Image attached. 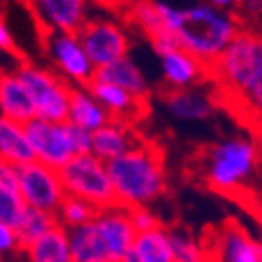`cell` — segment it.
<instances>
[{"label": "cell", "instance_id": "obj_26", "mask_svg": "<svg viewBox=\"0 0 262 262\" xmlns=\"http://www.w3.org/2000/svg\"><path fill=\"white\" fill-rule=\"evenodd\" d=\"M168 242L174 262H208L204 244L185 229H168Z\"/></svg>", "mask_w": 262, "mask_h": 262}, {"label": "cell", "instance_id": "obj_16", "mask_svg": "<svg viewBox=\"0 0 262 262\" xmlns=\"http://www.w3.org/2000/svg\"><path fill=\"white\" fill-rule=\"evenodd\" d=\"M95 80L114 84V86L126 91L128 95H133L135 99H139L143 103H145V99L149 95V82H147L143 70L139 68L137 61L130 55L105 65V68H99L95 72Z\"/></svg>", "mask_w": 262, "mask_h": 262}, {"label": "cell", "instance_id": "obj_28", "mask_svg": "<svg viewBox=\"0 0 262 262\" xmlns=\"http://www.w3.org/2000/svg\"><path fill=\"white\" fill-rule=\"evenodd\" d=\"M26 204L21 200L17 187H0V223L15 229Z\"/></svg>", "mask_w": 262, "mask_h": 262}, {"label": "cell", "instance_id": "obj_3", "mask_svg": "<svg viewBox=\"0 0 262 262\" xmlns=\"http://www.w3.org/2000/svg\"><path fill=\"white\" fill-rule=\"evenodd\" d=\"M116 204L128 210L149 206L166 193V170L162 154L147 143H137L120 158L107 162Z\"/></svg>", "mask_w": 262, "mask_h": 262}, {"label": "cell", "instance_id": "obj_4", "mask_svg": "<svg viewBox=\"0 0 262 262\" xmlns=\"http://www.w3.org/2000/svg\"><path fill=\"white\" fill-rule=\"evenodd\" d=\"M260 164V149L248 137H229L208 147L204 177L221 193H235L248 187Z\"/></svg>", "mask_w": 262, "mask_h": 262}, {"label": "cell", "instance_id": "obj_12", "mask_svg": "<svg viewBox=\"0 0 262 262\" xmlns=\"http://www.w3.org/2000/svg\"><path fill=\"white\" fill-rule=\"evenodd\" d=\"M204 250L208 262H262V244L235 221L225 223Z\"/></svg>", "mask_w": 262, "mask_h": 262}, {"label": "cell", "instance_id": "obj_13", "mask_svg": "<svg viewBox=\"0 0 262 262\" xmlns=\"http://www.w3.org/2000/svg\"><path fill=\"white\" fill-rule=\"evenodd\" d=\"M93 225L97 227L112 262H122V258L133 250L137 237V231L130 223V210L118 204L99 210L93 218Z\"/></svg>", "mask_w": 262, "mask_h": 262}, {"label": "cell", "instance_id": "obj_10", "mask_svg": "<svg viewBox=\"0 0 262 262\" xmlns=\"http://www.w3.org/2000/svg\"><path fill=\"white\" fill-rule=\"evenodd\" d=\"M47 51L57 68L59 76L68 82L72 89H84L95 80V65L86 57L78 34L74 32H51Z\"/></svg>", "mask_w": 262, "mask_h": 262}, {"label": "cell", "instance_id": "obj_2", "mask_svg": "<svg viewBox=\"0 0 262 262\" xmlns=\"http://www.w3.org/2000/svg\"><path fill=\"white\" fill-rule=\"evenodd\" d=\"M210 70L223 91L233 95L254 120L262 122V36L239 32Z\"/></svg>", "mask_w": 262, "mask_h": 262}, {"label": "cell", "instance_id": "obj_36", "mask_svg": "<svg viewBox=\"0 0 262 262\" xmlns=\"http://www.w3.org/2000/svg\"><path fill=\"white\" fill-rule=\"evenodd\" d=\"M258 242H260V244H262V227H260V239H258Z\"/></svg>", "mask_w": 262, "mask_h": 262}, {"label": "cell", "instance_id": "obj_22", "mask_svg": "<svg viewBox=\"0 0 262 262\" xmlns=\"http://www.w3.org/2000/svg\"><path fill=\"white\" fill-rule=\"evenodd\" d=\"M28 262H72L68 229L55 225L26 250Z\"/></svg>", "mask_w": 262, "mask_h": 262}, {"label": "cell", "instance_id": "obj_30", "mask_svg": "<svg viewBox=\"0 0 262 262\" xmlns=\"http://www.w3.org/2000/svg\"><path fill=\"white\" fill-rule=\"evenodd\" d=\"M17 250H19V242H17L15 229L0 223V258L9 256V254H13Z\"/></svg>", "mask_w": 262, "mask_h": 262}, {"label": "cell", "instance_id": "obj_5", "mask_svg": "<svg viewBox=\"0 0 262 262\" xmlns=\"http://www.w3.org/2000/svg\"><path fill=\"white\" fill-rule=\"evenodd\" d=\"M24 128L34 160L55 170L63 168L76 156L91 154V133L72 126L70 122H47L34 118L24 124Z\"/></svg>", "mask_w": 262, "mask_h": 262}, {"label": "cell", "instance_id": "obj_23", "mask_svg": "<svg viewBox=\"0 0 262 262\" xmlns=\"http://www.w3.org/2000/svg\"><path fill=\"white\" fill-rule=\"evenodd\" d=\"M0 158L13 164L15 168L34 162V154L28 143L24 124H17L3 116H0Z\"/></svg>", "mask_w": 262, "mask_h": 262}, {"label": "cell", "instance_id": "obj_9", "mask_svg": "<svg viewBox=\"0 0 262 262\" xmlns=\"http://www.w3.org/2000/svg\"><path fill=\"white\" fill-rule=\"evenodd\" d=\"M76 34L86 57L95 65V70L126 57L130 51V40L124 28L109 17L89 15V19L84 21V26Z\"/></svg>", "mask_w": 262, "mask_h": 262}, {"label": "cell", "instance_id": "obj_8", "mask_svg": "<svg viewBox=\"0 0 262 262\" xmlns=\"http://www.w3.org/2000/svg\"><path fill=\"white\" fill-rule=\"evenodd\" d=\"M15 187L28 208H36L49 214H57L65 198V189L59 177V170L45 166L36 160L24 166H17Z\"/></svg>", "mask_w": 262, "mask_h": 262}, {"label": "cell", "instance_id": "obj_32", "mask_svg": "<svg viewBox=\"0 0 262 262\" xmlns=\"http://www.w3.org/2000/svg\"><path fill=\"white\" fill-rule=\"evenodd\" d=\"M15 166L0 158V187H15Z\"/></svg>", "mask_w": 262, "mask_h": 262}, {"label": "cell", "instance_id": "obj_34", "mask_svg": "<svg viewBox=\"0 0 262 262\" xmlns=\"http://www.w3.org/2000/svg\"><path fill=\"white\" fill-rule=\"evenodd\" d=\"M204 3L216 7V9H223V11H237V7L242 5V0H204Z\"/></svg>", "mask_w": 262, "mask_h": 262}, {"label": "cell", "instance_id": "obj_11", "mask_svg": "<svg viewBox=\"0 0 262 262\" xmlns=\"http://www.w3.org/2000/svg\"><path fill=\"white\" fill-rule=\"evenodd\" d=\"M151 47H154L160 59V72L168 91L195 89L204 80L208 68L202 65L195 57H191L187 51L177 47V42L172 38L151 40Z\"/></svg>", "mask_w": 262, "mask_h": 262}, {"label": "cell", "instance_id": "obj_19", "mask_svg": "<svg viewBox=\"0 0 262 262\" xmlns=\"http://www.w3.org/2000/svg\"><path fill=\"white\" fill-rule=\"evenodd\" d=\"M86 89L91 91V95L101 103V107L112 116V120H126L130 122L135 116L143 112V101L135 99L133 95H128L126 91L118 89L114 84L93 80Z\"/></svg>", "mask_w": 262, "mask_h": 262}, {"label": "cell", "instance_id": "obj_24", "mask_svg": "<svg viewBox=\"0 0 262 262\" xmlns=\"http://www.w3.org/2000/svg\"><path fill=\"white\" fill-rule=\"evenodd\" d=\"M133 252L143 262H174L168 242V229H164L162 225L145 233H137Z\"/></svg>", "mask_w": 262, "mask_h": 262}, {"label": "cell", "instance_id": "obj_35", "mask_svg": "<svg viewBox=\"0 0 262 262\" xmlns=\"http://www.w3.org/2000/svg\"><path fill=\"white\" fill-rule=\"evenodd\" d=\"M122 262H143V260H141V258H139V256H137L133 250H130V252H128V254L122 258Z\"/></svg>", "mask_w": 262, "mask_h": 262}, {"label": "cell", "instance_id": "obj_7", "mask_svg": "<svg viewBox=\"0 0 262 262\" xmlns=\"http://www.w3.org/2000/svg\"><path fill=\"white\" fill-rule=\"evenodd\" d=\"M59 177L65 195L80 198L97 210L116 206V193L107 172V164L95 158L93 154L72 158L63 168H59Z\"/></svg>", "mask_w": 262, "mask_h": 262}, {"label": "cell", "instance_id": "obj_15", "mask_svg": "<svg viewBox=\"0 0 262 262\" xmlns=\"http://www.w3.org/2000/svg\"><path fill=\"white\" fill-rule=\"evenodd\" d=\"M137 145L135 133L126 120H109L91 135V154L101 162H112Z\"/></svg>", "mask_w": 262, "mask_h": 262}, {"label": "cell", "instance_id": "obj_31", "mask_svg": "<svg viewBox=\"0 0 262 262\" xmlns=\"http://www.w3.org/2000/svg\"><path fill=\"white\" fill-rule=\"evenodd\" d=\"M239 15L244 19H260L262 17V0H242L237 7Z\"/></svg>", "mask_w": 262, "mask_h": 262}, {"label": "cell", "instance_id": "obj_17", "mask_svg": "<svg viewBox=\"0 0 262 262\" xmlns=\"http://www.w3.org/2000/svg\"><path fill=\"white\" fill-rule=\"evenodd\" d=\"M0 116L17 124H28L36 118L32 99L13 70L0 72Z\"/></svg>", "mask_w": 262, "mask_h": 262}, {"label": "cell", "instance_id": "obj_14", "mask_svg": "<svg viewBox=\"0 0 262 262\" xmlns=\"http://www.w3.org/2000/svg\"><path fill=\"white\" fill-rule=\"evenodd\" d=\"M34 11L49 32H78L91 15V0H32Z\"/></svg>", "mask_w": 262, "mask_h": 262}, {"label": "cell", "instance_id": "obj_1", "mask_svg": "<svg viewBox=\"0 0 262 262\" xmlns=\"http://www.w3.org/2000/svg\"><path fill=\"white\" fill-rule=\"evenodd\" d=\"M239 32L242 28L235 13L216 9L208 3H195L187 9H179L170 36L177 47L210 70Z\"/></svg>", "mask_w": 262, "mask_h": 262}, {"label": "cell", "instance_id": "obj_21", "mask_svg": "<svg viewBox=\"0 0 262 262\" xmlns=\"http://www.w3.org/2000/svg\"><path fill=\"white\" fill-rule=\"evenodd\" d=\"M68 239H70L72 262H112L93 221L68 229Z\"/></svg>", "mask_w": 262, "mask_h": 262}, {"label": "cell", "instance_id": "obj_33", "mask_svg": "<svg viewBox=\"0 0 262 262\" xmlns=\"http://www.w3.org/2000/svg\"><path fill=\"white\" fill-rule=\"evenodd\" d=\"M15 47V40H13V34L11 30L7 28V24L0 19V55L3 53H11Z\"/></svg>", "mask_w": 262, "mask_h": 262}, {"label": "cell", "instance_id": "obj_25", "mask_svg": "<svg viewBox=\"0 0 262 262\" xmlns=\"http://www.w3.org/2000/svg\"><path fill=\"white\" fill-rule=\"evenodd\" d=\"M55 225H57L55 214H49V212H42V210L26 206V210L21 212L19 221L15 225V235H17V242H19V250H26L30 244H34L38 237H42Z\"/></svg>", "mask_w": 262, "mask_h": 262}, {"label": "cell", "instance_id": "obj_6", "mask_svg": "<svg viewBox=\"0 0 262 262\" xmlns=\"http://www.w3.org/2000/svg\"><path fill=\"white\" fill-rule=\"evenodd\" d=\"M13 72L24 82L26 91L32 99L36 118L47 122L68 120L70 97L74 89L59 74L30 61H19L17 68H13Z\"/></svg>", "mask_w": 262, "mask_h": 262}, {"label": "cell", "instance_id": "obj_18", "mask_svg": "<svg viewBox=\"0 0 262 262\" xmlns=\"http://www.w3.org/2000/svg\"><path fill=\"white\" fill-rule=\"evenodd\" d=\"M164 105L172 118L183 120V122H204L212 118L216 112L212 97L198 89L168 91L164 95Z\"/></svg>", "mask_w": 262, "mask_h": 262}, {"label": "cell", "instance_id": "obj_29", "mask_svg": "<svg viewBox=\"0 0 262 262\" xmlns=\"http://www.w3.org/2000/svg\"><path fill=\"white\" fill-rule=\"evenodd\" d=\"M130 223H133V229L137 233H145V231H151L160 227V221L158 216L151 212L147 206H141V208H133L130 210Z\"/></svg>", "mask_w": 262, "mask_h": 262}, {"label": "cell", "instance_id": "obj_27", "mask_svg": "<svg viewBox=\"0 0 262 262\" xmlns=\"http://www.w3.org/2000/svg\"><path fill=\"white\" fill-rule=\"evenodd\" d=\"M97 212L99 210L95 206H91L89 202H84L80 198H72V195H65L55 218H57V225H61L65 229H74V227L91 223Z\"/></svg>", "mask_w": 262, "mask_h": 262}, {"label": "cell", "instance_id": "obj_20", "mask_svg": "<svg viewBox=\"0 0 262 262\" xmlns=\"http://www.w3.org/2000/svg\"><path fill=\"white\" fill-rule=\"evenodd\" d=\"M112 116H109L105 109L101 107V103L91 95V91L86 89H74L72 97H70V109H68V120L72 126L86 130V133H95L101 126H105Z\"/></svg>", "mask_w": 262, "mask_h": 262}]
</instances>
